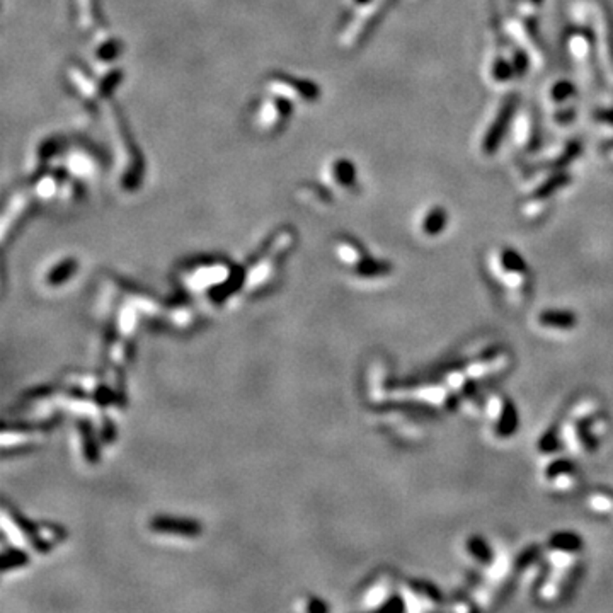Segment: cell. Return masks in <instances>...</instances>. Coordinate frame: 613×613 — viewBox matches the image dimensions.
<instances>
[{
  "instance_id": "obj_1",
  "label": "cell",
  "mask_w": 613,
  "mask_h": 613,
  "mask_svg": "<svg viewBox=\"0 0 613 613\" xmlns=\"http://www.w3.org/2000/svg\"><path fill=\"white\" fill-rule=\"evenodd\" d=\"M290 109L281 104L280 101L273 99V95L270 94V97L264 99L263 102L258 106V111H256V124L263 130L271 131L276 130L278 126L283 124L286 116H288Z\"/></svg>"
},
{
  "instance_id": "obj_2",
  "label": "cell",
  "mask_w": 613,
  "mask_h": 613,
  "mask_svg": "<svg viewBox=\"0 0 613 613\" xmlns=\"http://www.w3.org/2000/svg\"><path fill=\"white\" fill-rule=\"evenodd\" d=\"M67 167L72 174L82 179V176H93L97 171L94 165V159L89 153L82 152L80 149H73L67 157Z\"/></svg>"
}]
</instances>
